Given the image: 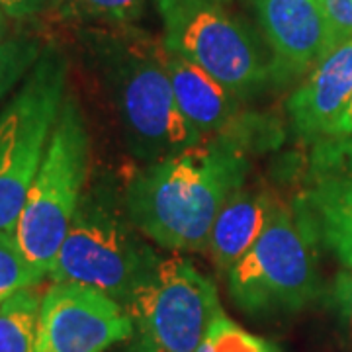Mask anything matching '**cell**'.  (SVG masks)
Wrapping results in <instances>:
<instances>
[{"label":"cell","mask_w":352,"mask_h":352,"mask_svg":"<svg viewBox=\"0 0 352 352\" xmlns=\"http://www.w3.org/2000/svg\"><path fill=\"white\" fill-rule=\"evenodd\" d=\"M314 176H352V133L346 138L317 141L311 157Z\"/></svg>","instance_id":"ffe728a7"},{"label":"cell","mask_w":352,"mask_h":352,"mask_svg":"<svg viewBox=\"0 0 352 352\" xmlns=\"http://www.w3.org/2000/svg\"><path fill=\"white\" fill-rule=\"evenodd\" d=\"M61 12L102 24L129 25L141 18L145 0H59Z\"/></svg>","instance_id":"ac0fdd59"},{"label":"cell","mask_w":352,"mask_h":352,"mask_svg":"<svg viewBox=\"0 0 352 352\" xmlns=\"http://www.w3.org/2000/svg\"><path fill=\"white\" fill-rule=\"evenodd\" d=\"M0 24H4V20H2V14H0Z\"/></svg>","instance_id":"4316f807"},{"label":"cell","mask_w":352,"mask_h":352,"mask_svg":"<svg viewBox=\"0 0 352 352\" xmlns=\"http://www.w3.org/2000/svg\"><path fill=\"white\" fill-rule=\"evenodd\" d=\"M163 18L164 47L200 67L241 100L272 78V59L264 55L258 38L223 4L186 6Z\"/></svg>","instance_id":"ba28073f"},{"label":"cell","mask_w":352,"mask_h":352,"mask_svg":"<svg viewBox=\"0 0 352 352\" xmlns=\"http://www.w3.org/2000/svg\"><path fill=\"white\" fill-rule=\"evenodd\" d=\"M131 352H198L221 311L215 284L184 256H159L127 300Z\"/></svg>","instance_id":"8992f818"},{"label":"cell","mask_w":352,"mask_h":352,"mask_svg":"<svg viewBox=\"0 0 352 352\" xmlns=\"http://www.w3.org/2000/svg\"><path fill=\"white\" fill-rule=\"evenodd\" d=\"M41 47L36 39H6L0 41V100L28 76L38 63Z\"/></svg>","instance_id":"d6986e66"},{"label":"cell","mask_w":352,"mask_h":352,"mask_svg":"<svg viewBox=\"0 0 352 352\" xmlns=\"http://www.w3.org/2000/svg\"><path fill=\"white\" fill-rule=\"evenodd\" d=\"M106 41V76L131 153L153 164L198 145L204 138L176 102L163 41L127 25Z\"/></svg>","instance_id":"7a4b0ae2"},{"label":"cell","mask_w":352,"mask_h":352,"mask_svg":"<svg viewBox=\"0 0 352 352\" xmlns=\"http://www.w3.org/2000/svg\"><path fill=\"white\" fill-rule=\"evenodd\" d=\"M325 4V53L323 59L333 50L352 41V0H323Z\"/></svg>","instance_id":"44dd1931"},{"label":"cell","mask_w":352,"mask_h":352,"mask_svg":"<svg viewBox=\"0 0 352 352\" xmlns=\"http://www.w3.org/2000/svg\"><path fill=\"white\" fill-rule=\"evenodd\" d=\"M270 47L272 78L284 85L323 59L327 25L323 0H252Z\"/></svg>","instance_id":"8fae6325"},{"label":"cell","mask_w":352,"mask_h":352,"mask_svg":"<svg viewBox=\"0 0 352 352\" xmlns=\"http://www.w3.org/2000/svg\"><path fill=\"white\" fill-rule=\"evenodd\" d=\"M2 28H4V24H0V36H2V32H4V30H2Z\"/></svg>","instance_id":"484cf974"},{"label":"cell","mask_w":352,"mask_h":352,"mask_svg":"<svg viewBox=\"0 0 352 352\" xmlns=\"http://www.w3.org/2000/svg\"><path fill=\"white\" fill-rule=\"evenodd\" d=\"M41 296L22 289L0 303V352H36Z\"/></svg>","instance_id":"9a60e30c"},{"label":"cell","mask_w":352,"mask_h":352,"mask_svg":"<svg viewBox=\"0 0 352 352\" xmlns=\"http://www.w3.org/2000/svg\"><path fill=\"white\" fill-rule=\"evenodd\" d=\"M333 303L340 317L352 327V270L340 272L333 284Z\"/></svg>","instance_id":"7402d4cb"},{"label":"cell","mask_w":352,"mask_h":352,"mask_svg":"<svg viewBox=\"0 0 352 352\" xmlns=\"http://www.w3.org/2000/svg\"><path fill=\"white\" fill-rule=\"evenodd\" d=\"M352 133V98L351 104L346 106V110L342 113V118L339 120V124L335 126L333 133L327 139H337V138H346Z\"/></svg>","instance_id":"d4e9b609"},{"label":"cell","mask_w":352,"mask_h":352,"mask_svg":"<svg viewBox=\"0 0 352 352\" xmlns=\"http://www.w3.org/2000/svg\"><path fill=\"white\" fill-rule=\"evenodd\" d=\"M159 2V10L163 16L166 14L186 8V6H196V4H223L226 6L229 0H157Z\"/></svg>","instance_id":"cb8c5ba5"},{"label":"cell","mask_w":352,"mask_h":352,"mask_svg":"<svg viewBox=\"0 0 352 352\" xmlns=\"http://www.w3.org/2000/svg\"><path fill=\"white\" fill-rule=\"evenodd\" d=\"M249 155L221 138L147 164L127 186V217L170 251H206L215 217L247 182Z\"/></svg>","instance_id":"6da1fadb"},{"label":"cell","mask_w":352,"mask_h":352,"mask_svg":"<svg viewBox=\"0 0 352 352\" xmlns=\"http://www.w3.org/2000/svg\"><path fill=\"white\" fill-rule=\"evenodd\" d=\"M352 98V41L333 50L307 73L288 98L296 133L305 141L327 139Z\"/></svg>","instance_id":"7c38bea8"},{"label":"cell","mask_w":352,"mask_h":352,"mask_svg":"<svg viewBox=\"0 0 352 352\" xmlns=\"http://www.w3.org/2000/svg\"><path fill=\"white\" fill-rule=\"evenodd\" d=\"M198 352H282L274 342L239 327L223 309L215 315Z\"/></svg>","instance_id":"e0dca14e"},{"label":"cell","mask_w":352,"mask_h":352,"mask_svg":"<svg viewBox=\"0 0 352 352\" xmlns=\"http://www.w3.org/2000/svg\"><path fill=\"white\" fill-rule=\"evenodd\" d=\"M164 43V41H163ZM168 75L182 113L201 138H221L239 143L247 151L263 143L270 147L278 141L272 124L256 113L245 112L243 100L221 87L200 67L166 50Z\"/></svg>","instance_id":"30bf717a"},{"label":"cell","mask_w":352,"mask_h":352,"mask_svg":"<svg viewBox=\"0 0 352 352\" xmlns=\"http://www.w3.org/2000/svg\"><path fill=\"white\" fill-rule=\"evenodd\" d=\"M45 278L22 251L14 233L0 231V303L22 289L34 288Z\"/></svg>","instance_id":"2e32d148"},{"label":"cell","mask_w":352,"mask_h":352,"mask_svg":"<svg viewBox=\"0 0 352 352\" xmlns=\"http://www.w3.org/2000/svg\"><path fill=\"white\" fill-rule=\"evenodd\" d=\"M311 227L280 201L263 237L227 272V289L245 314L302 309L319 296L321 282Z\"/></svg>","instance_id":"5b68a950"},{"label":"cell","mask_w":352,"mask_h":352,"mask_svg":"<svg viewBox=\"0 0 352 352\" xmlns=\"http://www.w3.org/2000/svg\"><path fill=\"white\" fill-rule=\"evenodd\" d=\"M298 210L315 239L352 270V176H315Z\"/></svg>","instance_id":"5bb4252c"},{"label":"cell","mask_w":352,"mask_h":352,"mask_svg":"<svg viewBox=\"0 0 352 352\" xmlns=\"http://www.w3.org/2000/svg\"><path fill=\"white\" fill-rule=\"evenodd\" d=\"M47 0H0V10L10 18H30L38 14Z\"/></svg>","instance_id":"603a6c76"},{"label":"cell","mask_w":352,"mask_h":352,"mask_svg":"<svg viewBox=\"0 0 352 352\" xmlns=\"http://www.w3.org/2000/svg\"><path fill=\"white\" fill-rule=\"evenodd\" d=\"M88 157L90 138L82 112L75 98H65L14 233L30 263L45 276L82 201Z\"/></svg>","instance_id":"3957f363"},{"label":"cell","mask_w":352,"mask_h":352,"mask_svg":"<svg viewBox=\"0 0 352 352\" xmlns=\"http://www.w3.org/2000/svg\"><path fill=\"white\" fill-rule=\"evenodd\" d=\"M159 261L106 201L90 194L80 201L67 237L51 264L55 282H75L104 292L126 307Z\"/></svg>","instance_id":"52a82bcc"},{"label":"cell","mask_w":352,"mask_h":352,"mask_svg":"<svg viewBox=\"0 0 352 352\" xmlns=\"http://www.w3.org/2000/svg\"><path fill=\"white\" fill-rule=\"evenodd\" d=\"M133 337L122 303L75 282H55L39 305L36 352H104Z\"/></svg>","instance_id":"9c48e42d"},{"label":"cell","mask_w":352,"mask_h":352,"mask_svg":"<svg viewBox=\"0 0 352 352\" xmlns=\"http://www.w3.org/2000/svg\"><path fill=\"white\" fill-rule=\"evenodd\" d=\"M67 59L45 47L24 85L0 112V231L16 233L65 102Z\"/></svg>","instance_id":"277c9868"},{"label":"cell","mask_w":352,"mask_h":352,"mask_svg":"<svg viewBox=\"0 0 352 352\" xmlns=\"http://www.w3.org/2000/svg\"><path fill=\"white\" fill-rule=\"evenodd\" d=\"M276 196L268 188L243 184L221 208L212 227L208 254L217 272L227 274L263 237L276 212Z\"/></svg>","instance_id":"4fadbf2b"}]
</instances>
